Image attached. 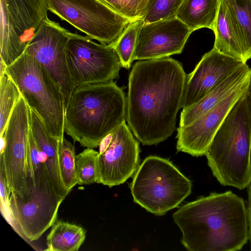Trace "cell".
I'll use <instances>...</instances> for the list:
<instances>
[{"label": "cell", "mask_w": 251, "mask_h": 251, "mask_svg": "<svg viewBox=\"0 0 251 251\" xmlns=\"http://www.w3.org/2000/svg\"><path fill=\"white\" fill-rule=\"evenodd\" d=\"M187 75L171 58L139 60L128 77L126 120L143 145H157L176 129Z\"/></svg>", "instance_id": "cell-1"}, {"label": "cell", "mask_w": 251, "mask_h": 251, "mask_svg": "<svg viewBox=\"0 0 251 251\" xmlns=\"http://www.w3.org/2000/svg\"><path fill=\"white\" fill-rule=\"evenodd\" d=\"M173 217L190 251H237L249 240L245 201L230 190L200 197Z\"/></svg>", "instance_id": "cell-2"}, {"label": "cell", "mask_w": 251, "mask_h": 251, "mask_svg": "<svg viewBox=\"0 0 251 251\" xmlns=\"http://www.w3.org/2000/svg\"><path fill=\"white\" fill-rule=\"evenodd\" d=\"M126 116V98L115 82L76 86L65 110L64 131L81 146L95 148Z\"/></svg>", "instance_id": "cell-3"}, {"label": "cell", "mask_w": 251, "mask_h": 251, "mask_svg": "<svg viewBox=\"0 0 251 251\" xmlns=\"http://www.w3.org/2000/svg\"><path fill=\"white\" fill-rule=\"evenodd\" d=\"M222 185L239 190L251 183V101L249 94L235 104L205 154Z\"/></svg>", "instance_id": "cell-4"}, {"label": "cell", "mask_w": 251, "mask_h": 251, "mask_svg": "<svg viewBox=\"0 0 251 251\" xmlns=\"http://www.w3.org/2000/svg\"><path fill=\"white\" fill-rule=\"evenodd\" d=\"M6 73L16 83L28 106L44 121L50 134L62 141L65 132L64 99L49 72L24 52L6 67Z\"/></svg>", "instance_id": "cell-5"}, {"label": "cell", "mask_w": 251, "mask_h": 251, "mask_svg": "<svg viewBox=\"0 0 251 251\" xmlns=\"http://www.w3.org/2000/svg\"><path fill=\"white\" fill-rule=\"evenodd\" d=\"M129 187L134 201L157 216L177 207L192 191L190 179L169 160L154 155L144 160Z\"/></svg>", "instance_id": "cell-6"}, {"label": "cell", "mask_w": 251, "mask_h": 251, "mask_svg": "<svg viewBox=\"0 0 251 251\" xmlns=\"http://www.w3.org/2000/svg\"><path fill=\"white\" fill-rule=\"evenodd\" d=\"M48 10L92 39L111 45L130 21L99 0H47Z\"/></svg>", "instance_id": "cell-7"}, {"label": "cell", "mask_w": 251, "mask_h": 251, "mask_svg": "<svg viewBox=\"0 0 251 251\" xmlns=\"http://www.w3.org/2000/svg\"><path fill=\"white\" fill-rule=\"evenodd\" d=\"M48 10L47 0H0V57L7 67L24 52Z\"/></svg>", "instance_id": "cell-8"}, {"label": "cell", "mask_w": 251, "mask_h": 251, "mask_svg": "<svg viewBox=\"0 0 251 251\" xmlns=\"http://www.w3.org/2000/svg\"><path fill=\"white\" fill-rule=\"evenodd\" d=\"M29 129V107L21 94L3 134L5 146L0 154V171L4 175L9 196L13 192L22 200L30 192L27 164Z\"/></svg>", "instance_id": "cell-9"}, {"label": "cell", "mask_w": 251, "mask_h": 251, "mask_svg": "<svg viewBox=\"0 0 251 251\" xmlns=\"http://www.w3.org/2000/svg\"><path fill=\"white\" fill-rule=\"evenodd\" d=\"M66 53L75 87L106 83L119 76L122 66L111 45L98 44L87 36L69 31Z\"/></svg>", "instance_id": "cell-10"}, {"label": "cell", "mask_w": 251, "mask_h": 251, "mask_svg": "<svg viewBox=\"0 0 251 251\" xmlns=\"http://www.w3.org/2000/svg\"><path fill=\"white\" fill-rule=\"evenodd\" d=\"M63 200L54 193L50 182L31 188L25 200L11 192L9 201L10 226L26 241L37 240L57 220Z\"/></svg>", "instance_id": "cell-11"}, {"label": "cell", "mask_w": 251, "mask_h": 251, "mask_svg": "<svg viewBox=\"0 0 251 251\" xmlns=\"http://www.w3.org/2000/svg\"><path fill=\"white\" fill-rule=\"evenodd\" d=\"M69 31L48 17L42 22L24 51L49 72L61 91L65 110L75 87L70 74L66 53Z\"/></svg>", "instance_id": "cell-12"}, {"label": "cell", "mask_w": 251, "mask_h": 251, "mask_svg": "<svg viewBox=\"0 0 251 251\" xmlns=\"http://www.w3.org/2000/svg\"><path fill=\"white\" fill-rule=\"evenodd\" d=\"M98 183L110 188L124 183L139 167L140 148L126 121L100 144Z\"/></svg>", "instance_id": "cell-13"}, {"label": "cell", "mask_w": 251, "mask_h": 251, "mask_svg": "<svg viewBox=\"0 0 251 251\" xmlns=\"http://www.w3.org/2000/svg\"><path fill=\"white\" fill-rule=\"evenodd\" d=\"M251 79L208 112L185 126L177 129L176 150L199 157L205 154L215 134L235 104L249 94Z\"/></svg>", "instance_id": "cell-14"}, {"label": "cell", "mask_w": 251, "mask_h": 251, "mask_svg": "<svg viewBox=\"0 0 251 251\" xmlns=\"http://www.w3.org/2000/svg\"><path fill=\"white\" fill-rule=\"evenodd\" d=\"M193 32L176 17L144 24L133 60L160 59L182 52Z\"/></svg>", "instance_id": "cell-15"}, {"label": "cell", "mask_w": 251, "mask_h": 251, "mask_svg": "<svg viewBox=\"0 0 251 251\" xmlns=\"http://www.w3.org/2000/svg\"><path fill=\"white\" fill-rule=\"evenodd\" d=\"M243 63L213 48L187 75L181 108H186L199 101Z\"/></svg>", "instance_id": "cell-16"}, {"label": "cell", "mask_w": 251, "mask_h": 251, "mask_svg": "<svg viewBox=\"0 0 251 251\" xmlns=\"http://www.w3.org/2000/svg\"><path fill=\"white\" fill-rule=\"evenodd\" d=\"M213 32V48L222 53L247 63L249 59L246 46L230 0H220Z\"/></svg>", "instance_id": "cell-17"}, {"label": "cell", "mask_w": 251, "mask_h": 251, "mask_svg": "<svg viewBox=\"0 0 251 251\" xmlns=\"http://www.w3.org/2000/svg\"><path fill=\"white\" fill-rule=\"evenodd\" d=\"M250 79L251 68L244 63L201 100L183 109L179 126H187L197 120Z\"/></svg>", "instance_id": "cell-18"}, {"label": "cell", "mask_w": 251, "mask_h": 251, "mask_svg": "<svg viewBox=\"0 0 251 251\" xmlns=\"http://www.w3.org/2000/svg\"><path fill=\"white\" fill-rule=\"evenodd\" d=\"M29 120L32 135L45 159L51 188L58 197L64 200L69 193L65 188L60 175L59 141L50 134L42 119L30 107Z\"/></svg>", "instance_id": "cell-19"}, {"label": "cell", "mask_w": 251, "mask_h": 251, "mask_svg": "<svg viewBox=\"0 0 251 251\" xmlns=\"http://www.w3.org/2000/svg\"><path fill=\"white\" fill-rule=\"evenodd\" d=\"M220 0H184L176 17L192 32L202 28L213 31Z\"/></svg>", "instance_id": "cell-20"}, {"label": "cell", "mask_w": 251, "mask_h": 251, "mask_svg": "<svg viewBox=\"0 0 251 251\" xmlns=\"http://www.w3.org/2000/svg\"><path fill=\"white\" fill-rule=\"evenodd\" d=\"M86 231L81 226L57 220L47 237L48 251H77L85 241Z\"/></svg>", "instance_id": "cell-21"}, {"label": "cell", "mask_w": 251, "mask_h": 251, "mask_svg": "<svg viewBox=\"0 0 251 251\" xmlns=\"http://www.w3.org/2000/svg\"><path fill=\"white\" fill-rule=\"evenodd\" d=\"M144 20L130 22L119 38L111 46L116 51L122 67L129 69L133 60V54L139 31Z\"/></svg>", "instance_id": "cell-22"}, {"label": "cell", "mask_w": 251, "mask_h": 251, "mask_svg": "<svg viewBox=\"0 0 251 251\" xmlns=\"http://www.w3.org/2000/svg\"><path fill=\"white\" fill-rule=\"evenodd\" d=\"M27 164L30 189L50 182L44 156L32 135L30 128L27 146Z\"/></svg>", "instance_id": "cell-23"}, {"label": "cell", "mask_w": 251, "mask_h": 251, "mask_svg": "<svg viewBox=\"0 0 251 251\" xmlns=\"http://www.w3.org/2000/svg\"><path fill=\"white\" fill-rule=\"evenodd\" d=\"M20 96L18 86L5 72L0 77V136L3 134L11 114Z\"/></svg>", "instance_id": "cell-24"}, {"label": "cell", "mask_w": 251, "mask_h": 251, "mask_svg": "<svg viewBox=\"0 0 251 251\" xmlns=\"http://www.w3.org/2000/svg\"><path fill=\"white\" fill-rule=\"evenodd\" d=\"M59 170L61 179L67 191L70 193L77 184L74 146L66 138L59 142L58 148Z\"/></svg>", "instance_id": "cell-25"}, {"label": "cell", "mask_w": 251, "mask_h": 251, "mask_svg": "<svg viewBox=\"0 0 251 251\" xmlns=\"http://www.w3.org/2000/svg\"><path fill=\"white\" fill-rule=\"evenodd\" d=\"M99 152L87 148L76 155V176L78 185L97 183Z\"/></svg>", "instance_id": "cell-26"}, {"label": "cell", "mask_w": 251, "mask_h": 251, "mask_svg": "<svg viewBox=\"0 0 251 251\" xmlns=\"http://www.w3.org/2000/svg\"><path fill=\"white\" fill-rule=\"evenodd\" d=\"M130 22L144 20L150 0H99Z\"/></svg>", "instance_id": "cell-27"}, {"label": "cell", "mask_w": 251, "mask_h": 251, "mask_svg": "<svg viewBox=\"0 0 251 251\" xmlns=\"http://www.w3.org/2000/svg\"><path fill=\"white\" fill-rule=\"evenodd\" d=\"M184 0H150L145 24L176 17Z\"/></svg>", "instance_id": "cell-28"}, {"label": "cell", "mask_w": 251, "mask_h": 251, "mask_svg": "<svg viewBox=\"0 0 251 251\" xmlns=\"http://www.w3.org/2000/svg\"><path fill=\"white\" fill-rule=\"evenodd\" d=\"M240 26L247 50L251 59V0H230Z\"/></svg>", "instance_id": "cell-29"}, {"label": "cell", "mask_w": 251, "mask_h": 251, "mask_svg": "<svg viewBox=\"0 0 251 251\" xmlns=\"http://www.w3.org/2000/svg\"><path fill=\"white\" fill-rule=\"evenodd\" d=\"M0 210L3 217L9 225L11 223V218L9 209V196L8 194L6 181L3 172L0 171Z\"/></svg>", "instance_id": "cell-30"}, {"label": "cell", "mask_w": 251, "mask_h": 251, "mask_svg": "<svg viewBox=\"0 0 251 251\" xmlns=\"http://www.w3.org/2000/svg\"><path fill=\"white\" fill-rule=\"evenodd\" d=\"M247 216L248 225L249 240L250 241V250L251 251V183L247 187Z\"/></svg>", "instance_id": "cell-31"}, {"label": "cell", "mask_w": 251, "mask_h": 251, "mask_svg": "<svg viewBox=\"0 0 251 251\" xmlns=\"http://www.w3.org/2000/svg\"><path fill=\"white\" fill-rule=\"evenodd\" d=\"M6 65L0 59V77L5 72L6 69Z\"/></svg>", "instance_id": "cell-32"}, {"label": "cell", "mask_w": 251, "mask_h": 251, "mask_svg": "<svg viewBox=\"0 0 251 251\" xmlns=\"http://www.w3.org/2000/svg\"><path fill=\"white\" fill-rule=\"evenodd\" d=\"M249 97H250V99L251 101V87H250V92H249Z\"/></svg>", "instance_id": "cell-33"}]
</instances>
